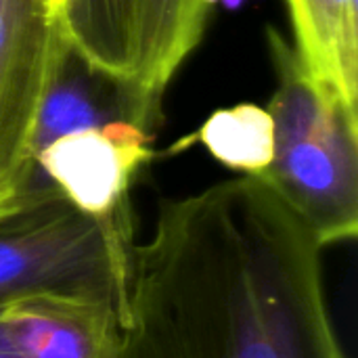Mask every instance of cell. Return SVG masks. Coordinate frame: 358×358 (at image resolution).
Segmentation results:
<instances>
[{"mask_svg": "<svg viewBox=\"0 0 358 358\" xmlns=\"http://www.w3.org/2000/svg\"><path fill=\"white\" fill-rule=\"evenodd\" d=\"M323 248L258 174L164 199L105 358H348Z\"/></svg>", "mask_w": 358, "mask_h": 358, "instance_id": "1", "label": "cell"}, {"mask_svg": "<svg viewBox=\"0 0 358 358\" xmlns=\"http://www.w3.org/2000/svg\"><path fill=\"white\" fill-rule=\"evenodd\" d=\"M277 88L268 103L273 162L258 174L325 250L358 233V107L317 80L298 48L268 27Z\"/></svg>", "mask_w": 358, "mask_h": 358, "instance_id": "2", "label": "cell"}, {"mask_svg": "<svg viewBox=\"0 0 358 358\" xmlns=\"http://www.w3.org/2000/svg\"><path fill=\"white\" fill-rule=\"evenodd\" d=\"M130 210L94 218L50 180L0 216V308L34 296L122 302L132 254Z\"/></svg>", "mask_w": 358, "mask_h": 358, "instance_id": "3", "label": "cell"}, {"mask_svg": "<svg viewBox=\"0 0 358 358\" xmlns=\"http://www.w3.org/2000/svg\"><path fill=\"white\" fill-rule=\"evenodd\" d=\"M71 52L46 0H0V216L38 176L40 117Z\"/></svg>", "mask_w": 358, "mask_h": 358, "instance_id": "4", "label": "cell"}, {"mask_svg": "<svg viewBox=\"0 0 358 358\" xmlns=\"http://www.w3.org/2000/svg\"><path fill=\"white\" fill-rule=\"evenodd\" d=\"M151 155L145 128L130 120H113L42 143L36 164L78 210L94 218H113L130 210L132 178Z\"/></svg>", "mask_w": 358, "mask_h": 358, "instance_id": "5", "label": "cell"}, {"mask_svg": "<svg viewBox=\"0 0 358 358\" xmlns=\"http://www.w3.org/2000/svg\"><path fill=\"white\" fill-rule=\"evenodd\" d=\"M212 6L203 0H136L132 61L122 96L128 117L147 128L164 92L203 38Z\"/></svg>", "mask_w": 358, "mask_h": 358, "instance_id": "6", "label": "cell"}, {"mask_svg": "<svg viewBox=\"0 0 358 358\" xmlns=\"http://www.w3.org/2000/svg\"><path fill=\"white\" fill-rule=\"evenodd\" d=\"M115 304L34 296L0 308V358H105Z\"/></svg>", "mask_w": 358, "mask_h": 358, "instance_id": "7", "label": "cell"}, {"mask_svg": "<svg viewBox=\"0 0 358 358\" xmlns=\"http://www.w3.org/2000/svg\"><path fill=\"white\" fill-rule=\"evenodd\" d=\"M308 71L358 105V0H287Z\"/></svg>", "mask_w": 358, "mask_h": 358, "instance_id": "8", "label": "cell"}, {"mask_svg": "<svg viewBox=\"0 0 358 358\" xmlns=\"http://www.w3.org/2000/svg\"><path fill=\"white\" fill-rule=\"evenodd\" d=\"M134 15L136 0H67L65 21L73 52L120 88L130 73Z\"/></svg>", "mask_w": 358, "mask_h": 358, "instance_id": "9", "label": "cell"}, {"mask_svg": "<svg viewBox=\"0 0 358 358\" xmlns=\"http://www.w3.org/2000/svg\"><path fill=\"white\" fill-rule=\"evenodd\" d=\"M197 138L220 164L241 174H262L273 162V117L252 103L214 111Z\"/></svg>", "mask_w": 358, "mask_h": 358, "instance_id": "10", "label": "cell"}, {"mask_svg": "<svg viewBox=\"0 0 358 358\" xmlns=\"http://www.w3.org/2000/svg\"><path fill=\"white\" fill-rule=\"evenodd\" d=\"M46 6H48L50 15H52V17H55L57 21H63V23L67 25V21H65L67 0H46Z\"/></svg>", "mask_w": 358, "mask_h": 358, "instance_id": "11", "label": "cell"}, {"mask_svg": "<svg viewBox=\"0 0 358 358\" xmlns=\"http://www.w3.org/2000/svg\"><path fill=\"white\" fill-rule=\"evenodd\" d=\"M203 2H206L208 6H214V2H216V0H203Z\"/></svg>", "mask_w": 358, "mask_h": 358, "instance_id": "12", "label": "cell"}]
</instances>
